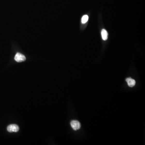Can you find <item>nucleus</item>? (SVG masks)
<instances>
[{"label":"nucleus","mask_w":145,"mask_h":145,"mask_svg":"<svg viewBox=\"0 0 145 145\" xmlns=\"http://www.w3.org/2000/svg\"><path fill=\"white\" fill-rule=\"evenodd\" d=\"M101 35L102 39L106 40L108 37V33L106 30L105 29H102L101 31Z\"/></svg>","instance_id":"obj_5"},{"label":"nucleus","mask_w":145,"mask_h":145,"mask_svg":"<svg viewBox=\"0 0 145 145\" xmlns=\"http://www.w3.org/2000/svg\"><path fill=\"white\" fill-rule=\"evenodd\" d=\"M126 81L128 85L130 87H133L136 83L135 81L131 78H127L126 79Z\"/></svg>","instance_id":"obj_4"},{"label":"nucleus","mask_w":145,"mask_h":145,"mask_svg":"<svg viewBox=\"0 0 145 145\" xmlns=\"http://www.w3.org/2000/svg\"><path fill=\"white\" fill-rule=\"evenodd\" d=\"M71 125L73 130L77 131L81 128V124L78 120H73L71 122Z\"/></svg>","instance_id":"obj_2"},{"label":"nucleus","mask_w":145,"mask_h":145,"mask_svg":"<svg viewBox=\"0 0 145 145\" xmlns=\"http://www.w3.org/2000/svg\"><path fill=\"white\" fill-rule=\"evenodd\" d=\"M19 127L16 124H12L9 125L7 130L9 132H17L19 130Z\"/></svg>","instance_id":"obj_1"},{"label":"nucleus","mask_w":145,"mask_h":145,"mask_svg":"<svg viewBox=\"0 0 145 145\" xmlns=\"http://www.w3.org/2000/svg\"><path fill=\"white\" fill-rule=\"evenodd\" d=\"M15 60L18 62H21L26 60L25 56L20 53H17L15 57Z\"/></svg>","instance_id":"obj_3"},{"label":"nucleus","mask_w":145,"mask_h":145,"mask_svg":"<svg viewBox=\"0 0 145 145\" xmlns=\"http://www.w3.org/2000/svg\"><path fill=\"white\" fill-rule=\"evenodd\" d=\"M89 17L87 15H84V16L82 17L81 18V22L82 24H85L88 21V20Z\"/></svg>","instance_id":"obj_6"}]
</instances>
